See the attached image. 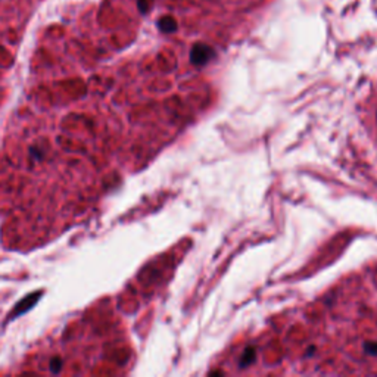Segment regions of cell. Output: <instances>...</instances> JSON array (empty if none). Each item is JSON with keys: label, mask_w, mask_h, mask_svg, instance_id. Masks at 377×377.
Masks as SVG:
<instances>
[{"label": "cell", "mask_w": 377, "mask_h": 377, "mask_svg": "<svg viewBox=\"0 0 377 377\" xmlns=\"http://www.w3.org/2000/svg\"><path fill=\"white\" fill-rule=\"evenodd\" d=\"M215 56V52L212 47L206 46V44L198 43L195 44L190 50V60L192 64H195L196 67H202L205 64H208L211 59Z\"/></svg>", "instance_id": "1"}, {"label": "cell", "mask_w": 377, "mask_h": 377, "mask_svg": "<svg viewBox=\"0 0 377 377\" xmlns=\"http://www.w3.org/2000/svg\"><path fill=\"white\" fill-rule=\"evenodd\" d=\"M158 28L165 33V34H170V33H174L177 29V21H175L173 16H162L160 21H158Z\"/></svg>", "instance_id": "2"}, {"label": "cell", "mask_w": 377, "mask_h": 377, "mask_svg": "<svg viewBox=\"0 0 377 377\" xmlns=\"http://www.w3.org/2000/svg\"><path fill=\"white\" fill-rule=\"evenodd\" d=\"M153 0H137V6H139V11L142 14H147L150 11V6H152Z\"/></svg>", "instance_id": "3"}, {"label": "cell", "mask_w": 377, "mask_h": 377, "mask_svg": "<svg viewBox=\"0 0 377 377\" xmlns=\"http://www.w3.org/2000/svg\"><path fill=\"white\" fill-rule=\"evenodd\" d=\"M254 357H255V351L252 348H247L245 351V360H243V364L250 363L252 360H254Z\"/></svg>", "instance_id": "4"}]
</instances>
